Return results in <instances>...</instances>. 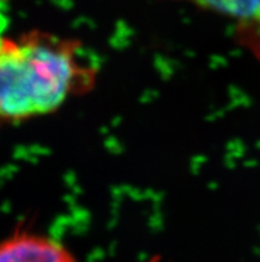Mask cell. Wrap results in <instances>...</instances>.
I'll return each mask as SVG.
<instances>
[{
	"label": "cell",
	"instance_id": "cell-1",
	"mask_svg": "<svg viewBox=\"0 0 260 262\" xmlns=\"http://www.w3.org/2000/svg\"><path fill=\"white\" fill-rule=\"evenodd\" d=\"M97 70L76 40L40 31L0 40V120L20 121L56 112L88 92Z\"/></svg>",
	"mask_w": 260,
	"mask_h": 262
},
{
	"label": "cell",
	"instance_id": "cell-2",
	"mask_svg": "<svg viewBox=\"0 0 260 262\" xmlns=\"http://www.w3.org/2000/svg\"><path fill=\"white\" fill-rule=\"evenodd\" d=\"M0 262H79L51 237L21 232L0 243Z\"/></svg>",
	"mask_w": 260,
	"mask_h": 262
},
{
	"label": "cell",
	"instance_id": "cell-3",
	"mask_svg": "<svg viewBox=\"0 0 260 262\" xmlns=\"http://www.w3.org/2000/svg\"><path fill=\"white\" fill-rule=\"evenodd\" d=\"M207 11L227 16L247 27L251 33H260V0H187Z\"/></svg>",
	"mask_w": 260,
	"mask_h": 262
},
{
	"label": "cell",
	"instance_id": "cell-4",
	"mask_svg": "<svg viewBox=\"0 0 260 262\" xmlns=\"http://www.w3.org/2000/svg\"><path fill=\"white\" fill-rule=\"evenodd\" d=\"M149 262H159V259L158 258H153V259H150Z\"/></svg>",
	"mask_w": 260,
	"mask_h": 262
}]
</instances>
